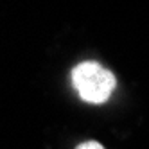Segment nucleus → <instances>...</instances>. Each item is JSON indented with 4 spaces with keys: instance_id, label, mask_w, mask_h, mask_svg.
Listing matches in <instances>:
<instances>
[{
    "instance_id": "1",
    "label": "nucleus",
    "mask_w": 149,
    "mask_h": 149,
    "mask_svg": "<svg viewBox=\"0 0 149 149\" xmlns=\"http://www.w3.org/2000/svg\"><path fill=\"white\" fill-rule=\"evenodd\" d=\"M72 83L83 101L102 104L115 88V76L95 61H84L72 70Z\"/></svg>"
},
{
    "instance_id": "2",
    "label": "nucleus",
    "mask_w": 149,
    "mask_h": 149,
    "mask_svg": "<svg viewBox=\"0 0 149 149\" xmlns=\"http://www.w3.org/2000/svg\"><path fill=\"white\" fill-rule=\"evenodd\" d=\"M76 149H104L99 142H95V140H88V142H83V144H79Z\"/></svg>"
}]
</instances>
